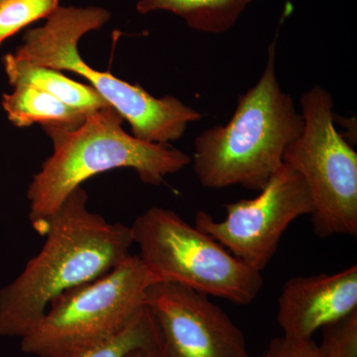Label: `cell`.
<instances>
[{
	"instance_id": "obj_1",
	"label": "cell",
	"mask_w": 357,
	"mask_h": 357,
	"mask_svg": "<svg viewBox=\"0 0 357 357\" xmlns=\"http://www.w3.org/2000/svg\"><path fill=\"white\" fill-rule=\"evenodd\" d=\"M79 187L49 220L38 255L0 290V337H25L52 302L102 276L131 255L132 230L89 210Z\"/></svg>"
},
{
	"instance_id": "obj_8",
	"label": "cell",
	"mask_w": 357,
	"mask_h": 357,
	"mask_svg": "<svg viewBox=\"0 0 357 357\" xmlns=\"http://www.w3.org/2000/svg\"><path fill=\"white\" fill-rule=\"evenodd\" d=\"M225 208L227 218L220 222L198 211L195 227L244 264L262 272L286 230L297 218L311 215L314 203L304 178L284 163L257 197L225 204Z\"/></svg>"
},
{
	"instance_id": "obj_14",
	"label": "cell",
	"mask_w": 357,
	"mask_h": 357,
	"mask_svg": "<svg viewBox=\"0 0 357 357\" xmlns=\"http://www.w3.org/2000/svg\"><path fill=\"white\" fill-rule=\"evenodd\" d=\"M136 349L165 351L159 326L147 306L122 332L109 340L77 351L34 357H126Z\"/></svg>"
},
{
	"instance_id": "obj_12",
	"label": "cell",
	"mask_w": 357,
	"mask_h": 357,
	"mask_svg": "<svg viewBox=\"0 0 357 357\" xmlns=\"http://www.w3.org/2000/svg\"><path fill=\"white\" fill-rule=\"evenodd\" d=\"M2 96L1 105L8 121L16 128L34 123L75 129L81 126L91 112L73 109L53 96L28 86H13Z\"/></svg>"
},
{
	"instance_id": "obj_19",
	"label": "cell",
	"mask_w": 357,
	"mask_h": 357,
	"mask_svg": "<svg viewBox=\"0 0 357 357\" xmlns=\"http://www.w3.org/2000/svg\"><path fill=\"white\" fill-rule=\"evenodd\" d=\"M2 1H3V0H0V2H2Z\"/></svg>"
},
{
	"instance_id": "obj_16",
	"label": "cell",
	"mask_w": 357,
	"mask_h": 357,
	"mask_svg": "<svg viewBox=\"0 0 357 357\" xmlns=\"http://www.w3.org/2000/svg\"><path fill=\"white\" fill-rule=\"evenodd\" d=\"M264 357H325L312 338L285 337L274 338Z\"/></svg>"
},
{
	"instance_id": "obj_13",
	"label": "cell",
	"mask_w": 357,
	"mask_h": 357,
	"mask_svg": "<svg viewBox=\"0 0 357 357\" xmlns=\"http://www.w3.org/2000/svg\"><path fill=\"white\" fill-rule=\"evenodd\" d=\"M253 0H139L140 14L168 11L180 16L189 27L211 34L229 31Z\"/></svg>"
},
{
	"instance_id": "obj_3",
	"label": "cell",
	"mask_w": 357,
	"mask_h": 357,
	"mask_svg": "<svg viewBox=\"0 0 357 357\" xmlns=\"http://www.w3.org/2000/svg\"><path fill=\"white\" fill-rule=\"evenodd\" d=\"M124 119L114 107L91 112L75 129L44 126L54 152L28 188L29 220L43 234L49 220L70 192L93 176L129 168L144 184L160 185L165 178L191 164V157L168 144L138 139L122 128Z\"/></svg>"
},
{
	"instance_id": "obj_11",
	"label": "cell",
	"mask_w": 357,
	"mask_h": 357,
	"mask_svg": "<svg viewBox=\"0 0 357 357\" xmlns=\"http://www.w3.org/2000/svg\"><path fill=\"white\" fill-rule=\"evenodd\" d=\"M2 61L7 79L13 86H31L83 112H95L109 105L95 89L70 79L59 70L31 64L14 54H6Z\"/></svg>"
},
{
	"instance_id": "obj_4",
	"label": "cell",
	"mask_w": 357,
	"mask_h": 357,
	"mask_svg": "<svg viewBox=\"0 0 357 357\" xmlns=\"http://www.w3.org/2000/svg\"><path fill=\"white\" fill-rule=\"evenodd\" d=\"M109 20V11L102 7L59 6L44 25L23 35L14 55L31 64L69 70L88 79L91 88L130 124L138 139L160 144L180 139L190 123L201 121L198 110L175 96L155 98L139 84L93 69L79 55V39L100 29Z\"/></svg>"
},
{
	"instance_id": "obj_17",
	"label": "cell",
	"mask_w": 357,
	"mask_h": 357,
	"mask_svg": "<svg viewBox=\"0 0 357 357\" xmlns=\"http://www.w3.org/2000/svg\"><path fill=\"white\" fill-rule=\"evenodd\" d=\"M325 357H357V347L333 344H319Z\"/></svg>"
},
{
	"instance_id": "obj_10",
	"label": "cell",
	"mask_w": 357,
	"mask_h": 357,
	"mask_svg": "<svg viewBox=\"0 0 357 357\" xmlns=\"http://www.w3.org/2000/svg\"><path fill=\"white\" fill-rule=\"evenodd\" d=\"M357 311V266L333 274L288 279L278 299L277 321L285 337L312 338L326 326Z\"/></svg>"
},
{
	"instance_id": "obj_5",
	"label": "cell",
	"mask_w": 357,
	"mask_h": 357,
	"mask_svg": "<svg viewBox=\"0 0 357 357\" xmlns=\"http://www.w3.org/2000/svg\"><path fill=\"white\" fill-rule=\"evenodd\" d=\"M140 259L158 282H170L234 304H251L263 286L261 272L178 213L152 206L131 225Z\"/></svg>"
},
{
	"instance_id": "obj_6",
	"label": "cell",
	"mask_w": 357,
	"mask_h": 357,
	"mask_svg": "<svg viewBox=\"0 0 357 357\" xmlns=\"http://www.w3.org/2000/svg\"><path fill=\"white\" fill-rule=\"evenodd\" d=\"M154 283L139 256L131 255L107 273L56 298L21 338V349L33 356H51L109 340L147 306V291Z\"/></svg>"
},
{
	"instance_id": "obj_7",
	"label": "cell",
	"mask_w": 357,
	"mask_h": 357,
	"mask_svg": "<svg viewBox=\"0 0 357 357\" xmlns=\"http://www.w3.org/2000/svg\"><path fill=\"white\" fill-rule=\"evenodd\" d=\"M304 128L286 150L284 163L311 192L312 230L321 238L357 236V153L335 128L333 98L314 86L300 100Z\"/></svg>"
},
{
	"instance_id": "obj_18",
	"label": "cell",
	"mask_w": 357,
	"mask_h": 357,
	"mask_svg": "<svg viewBox=\"0 0 357 357\" xmlns=\"http://www.w3.org/2000/svg\"><path fill=\"white\" fill-rule=\"evenodd\" d=\"M126 357H167L165 351L156 349H136L129 352Z\"/></svg>"
},
{
	"instance_id": "obj_15",
	"label": "cell",
	"mask_w": 357,
	"mask_h": 357,
	"mask_svg": "<svg viewBox=\"0 0 357 357\" xmlns=\"http://www.w3.org/2000/svg\"><path fill=\"white\" fill-rule=\"evenodd\" d=\"M60 0H3L0 2V46L35 21L47 20Z\"/></svg>"
},
{
	"instance_id": "obj_2",
	"label": "cell",
	"mask_w": 357,
	"mask_h": 357,
	"mask_svg": "<svg viewBox=\"0 0 357 357\" xmlns=\"http://www.w3.org/2000/svg\"><path fill=\"white\" fill-rule=\"evenodd\" d=\"M276 51L275 38L268 46L261 76L239 96L229 121L206 129L195 139L191 163L204 188L241 185L261 191L302 133V114L277 77Z\"/></svg>"
},
{
	"instance_id": "obj_9",
	"label": "cell",
	"mask_w": 357,
	"mask_h": 357,
	"mask_svg": "<svg viewBox=\"0 0 357 357\" xmlns=\"http://www.w3.org/2000/svg\"><path fill=\"white\" fill-rule=\"evenodd\" d=\"M146 305L167 357H253L243 332L208 296L170 282L152 284Z\"/></svg>"
}]
</instances>
